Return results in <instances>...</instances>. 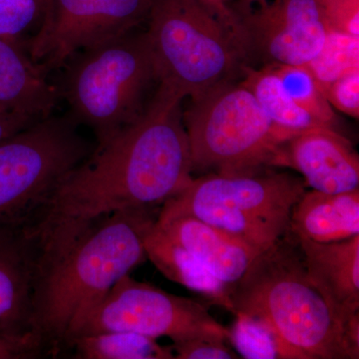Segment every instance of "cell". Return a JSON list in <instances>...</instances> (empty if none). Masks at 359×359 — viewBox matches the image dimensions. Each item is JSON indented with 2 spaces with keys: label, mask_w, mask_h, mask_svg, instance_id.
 I'll use <instances>...</instances> for the list:
<instances>
[{
  "label": "cell",
  "mask_w": 359,
  "mask_h": 359,
  "mask_svg": "<svg viewBox=\"0 0 359 359\" xmlns=\"http://www.w3.org/2000/svg\"><path fill=\"white\" fill-rule=\"evenodd\" d=\"M184 96L160 83L139 119L69 172L26 219L45 269L87 229L127 210H160L193 180Z\"/></svg>",
  "instance_id": "obj_1"
},
{
  "label": "cell",
  "mask_w": 359,
  "mask_h": 359,
  "mask_svg": "<svg viewBox=\"0 0 359 359\" xmlns=\"http://www.w3.org/2000/svg\"><path fill=\"white\" fill-rule=\"evenodd\" d=\"M160 210H127L101 219L37 273L32 330L47 346L67 344L86 314L146 257V235Z\"/></svg>",
  "instance_id": "obj_2"
},
{
  "label": "cell",
  "mask_w": 359,
  "mask_h": 359,
  "mask_svg": "<svg viewBox=\"0 0 359 359\" xmlns=\"http://www.w3.org/2000/svg\"><path fill=\"white\" fill-rule=\"evenodd\" d=\"M231 299L235 313L257 318L271 330L278 358H359L309 283L301 249L289 235L257 255L233 285Z\"/></svg>",
  "instance_id": "obj_3"
},
{
  "label": "cell",
  "mask_w": 359,
  "mask_h": 359,
  "mask_svg": "<svg viewBox=\"0 0 359 359\" xmlns=\"http://www.w3.org/2000/svg\"><path fill=\"white\" fill-rule=\"evenodd\" d=\"M146 32L160 83L195 99L250 66L230 9L205 0H151Z\"/></svg>",
  "instance_id": "obj_4"
},
{
  "label": "cell",
  "mask_w": 359,
  "mask_h": 359,
  "mask_svg": "<svg viewBox=\"0 0 359 359\" xmlns=\"http://www.w3.org/2000/svg\"><path fill=\"white\" fill-rule=\"evenodd\" d=\"M57 86L67 114L106 145L143 114L153 84H160L146 32L136 29L75 54Z\"/></svg>",
  "instance_id": "obj_5"
},
{
  "label": "cell",
  "mask_w": 359,
  "mask_h": 359,
  "mask_svg": "<svg viewBox=\"0 0 359 359\" xmlns=\"http://www.w3.org/2000/svg\"><path fill=\"white\" fill-rule=\"evenodd\" d=\"M306 188L304 180L269 168L208 173L168 200L158 218L193 217L264 250L287 235L292 209Z\"/></svg>",
  "instance_id": "obj_6"
},
{
  "label": "cell",
  "mask_w": 359,
  "mask_h": 359,
  "mask_svg": "<svg viewBox=\"0 0 359 359\" xmlns=\"http://www.w3.org/2000/svg\"><path fill=\"white\" fill-rule=\"evenodd\" d=\"M183 119L193 172L237 175L271 168L278 147L290 139L241 79L191 99Z\"/></svg>",
  "instance_id": "obj_7"
},
{
  "label": "cell",
  "mask_w": 359,
  "mask_h": 359,
  "mask_svg": "<svg viewBox=\"0 0 359 359\" xmlns=\"http://www.w3.org/2000/svg\"><path fill=\"white\" fill-rule=\"evenodd\" d=\"M69 115H50L0 142V230L22 226L95 149Z\"/></svg>",
  "instance_id": "obj_8"
},
{
  "label": "cell",
  "mask_w": 359,
  "mask_h": 359,
  "mask_svg": "<svg viewBox=\"0 0 359 359\" xmlns=\"http://www.w3.org/2000/svg\"><path fill=\"white\" fill-rule=\"evenodd\" d=\"M114 330L155 339L169 337L173 342L198 337L230 339V330L215 320L202 302L169 294L130 275L91 309L70 339Z\"/></svg>",
  "instance_id": "obj_9"
},
{
  "label": "cell",
  "mask_w": 359,
  "mask_h": 359,
  "mask_svg": "<svg viewBox=\"0 0 359 359\" xmlns=\"http://www.w3.org/2000/svg\"><path fill=\"white\" fill-rule=\"evenodd\" d=\"M151 0H47L30 57L47 73L75 54L136 29L148 18Z\"/></svg>",
  "instance_id": "obj_10"
},
{
  "label": "cell",
  "mask_w": 359,
  "mask_h": 359,
  "mask_svg": "<svg viewBox=\"0 0 359 359\" xmlns=\"http://www.w3.org/2000/svg\"><path fill=\"white\" fill-rule=\"evenodd\" d=\"M226 6L250 66L306 65L327 39V26L316 0H257Z\"/></svg>",
  "instance_id": "obj_11"
},
{
  "label": "cell",
  "mask_w": 359,
  "mask_h": 359,
  "mask_svg": "<svg viewBox=\"0 0 359 359\" xmlns=\"http://www.w3.org/2000/svg\"><path fill=\"white\" fill-rule=\"evenodd\" d=\"M297 241L309 283L353 346L359 339V235L334 243Z\"/></svg>",
  "instance_id": "obj_12"
},
{
  "label": "cell",
  "mask_w": 359,
  "mask_h": 359,
  "mask_svg": "<svg viewBox=\"0 0 359 359\" xmlns=\"http://www.w3.org/2000/svg\"><path fill=\"white\" fill-rule=\"evenodd\" d=\"M271 167L295 170L306 186L318 192L359 189V156L337 130L316 128L294 135L278 147Z\"/></svg>",
  "instance_id": "obj_13"
},
{
  "label": "cell",
  "mask_w": 359,
  "mask_h": 359,
  "mask_svg": "<svg viewBox=\"0 0 359 359\" xmlns=\"http://www.w3.org/2000/svg\"><path fill=\"white\" fill-rule=\"evenodd\" d=\"M156 226L192 254L215 278L233 287L263 250L189 216L156 219Z\"/></svg>",
  "instance_id": "obj_14"
},
{
  "label": "cell",
  "mask_w": 359,
  "mask_h": 359,
  "mask_svg": "<svg viewBox=\"0 0 359 359\" xmlns=\"http://www.w3.org/2000/svg\"><path fill=\"white\" fill-rule=\"evenodd\" d=\"M36 257L21 226L0 230V334L32 330ZM34 332V330H33Z\"/></svg>",
  "instance_id": "obj_15"
},
{
  "label": "cell",
  "mask_w": 359,
  "mask_h": 359,
  "mask_svg": "<svg viewBox=\"0 0 359 359\" xmlns=\"http://www.w3.org/2000/svg\"><path fill=\"white\" fill-rule=\"evenodd\" d=\"M22 47L0 39V112L41 120L60 100L57 86Z\"/></svg>",
  "instance_id": "obj_16"
},
{
  "label": "cell",
  "mask_w": 359,
  "mask_h": 359,
  "mask_svg": "<svg viewBox=\"0 0 359 359\" xmlns=\"http://www.w3.org/2000/svg\"><path fill=\"white\" fill-rule=\"evenodd\" d=\"M287 235L316 243L359 235V189L337 194L306 191L292 209Z\"/></svg>",
  "instance_id": "obj_17"
},
{
  "label": "cell",
  "mask_w": 359,
  "mask_h": 359,
  "mask_svg": "<svg viewBox=\"0 0 359 359\" xmlns=\"http://www.w3.org/2000/svg\"><path fill=\"white\" fill-rule=\"evenodd\" d=\"M156 223V222H155ZM146 235V257L168 280L192 290L212 304L235 313L233 287L215 278L188 250L175 243L156 226Z\"/></svg>",
  "instance_id": "obj_18"
},
{
  "label": "cell",
  "mask_w": 359,
  "mask_h": 359,
  "mask_svg": "<svg viewBox=\"0 0 359 359\" xmlns=\"http://www.w3.org/2000/svg\"><path fill=\"white\" fill-rule=\"evenodd\" d=\"M241 80L254 93L269 120L290 138L309 130L327 128L292 100L271 66H249Z\"/></svg>",
  "instance_id": "obj_19"
},
{
  "label": "cell",
  "mask_w": 359,
  "mask_h": 359,
  "mask_svg": "<svg viewBox=\"0 0 359 359\" xmlns=\"http://www.w3.org/2000/svg\"><path fill=\"white\" fill-rule=\"evenodd\" d=\"M77 359H175L171 346L136 332H114L78 335L68 342Z\"/></svg>",
  "instance_id": "obj_20"
},
{
  "label": "cell",
  "mask_w": 359,
  "mask_h": 359,
  "mask_svg": "<svg viewBox=\"0 0 359 359\" xmlns=\"http://www.w3.org/2000/svg\"><path fill=\"white\" fill-rule=\"evenodd\" d=\"M306 66L323 93L335 80L359 68V37L327 29L323 46Z\"/></svg>",
  "instance_id": "obj_21"
},
{
  "label": "cell",
  "mask_w": 359,
  "mask_h": 359,
  "mask_svg": "<svg viewBox=\"0 0 359 359\" xmlns=\"http://www.w3.org/2000/svg\"><path fill=\"white\" fill-rule=\"evenodd\" d=\"M271 67L276 76L280 78L283 88L299 107L306 111L327 128L337 130L339 118L306 65Z\"/></svg>",
  "instance_id": "obj_22"
},
{
  "label": "cell",
  "mask_w": 359,
  "mask_h": 359,
  "mask_svg": "<svg viewBox=\"0 0 359 359\" xmlns=\"http://www.w3.org/2000/svg\"><path fill=\"white\" fill-rule=\"evenodd\" d=\"M47 0H0V39L27 51L39 30Z\"/></svg>",
  "instance_id": "obj_23"
},
{
  "label": "cell",
  "mask_w": 359,
  "mask_h": 359,
  "mask_svg": "<svg viewBox=\"0 0 359 359\" xmlns=\"http://www.w3.org/2000/svg\"><path fill=\"white\" fill-rule=\"evenodd\" d=\"M230 339L236 351L247 359H278L275 337L264 323L248 314L236 313Z\"/></svg>",
  "instance_id": "obj_24"
},
{
  "label": "cell",
  "mask_w": 359,
  "mask_h": 359,
  "mask_svg": "<svg viewBox=\"0 0 359 359\" xmlns=\"http://www.w3.org/2000/svg\"><path fill=\"white\" fill-rule=\"evenodd\" d=\"M327 29L359 37V0H316Z\"/></svg>",
  "instance_id": "obj_25"
},
{
  "label": "cell",
  "mask_w": 359,
  "mask_h": 359,
  "mask_svg": "<svg viewBox=\"0 0 359 359\" xmlns=\"http://www.w3.org/2000/svg\"><path fill=\"white\" fill-rule=\"evenodd\" d=\"M323 94L332 108L358 119L359 68H354L335 80Z\"/></svg>",
  "instance_id": "obj_26"
},
{
  "label": "cell",
  "mask_w": 359,
  "mask_h": 359,
  "mask_svg": "<svg viewBox=\"0 0 359 359\" xmlns=\"http://www.w3.org/2000/svg\"><path fill=\"white\" fill-rule=\"evenodd\" d=\"M177 359H235L237 353L226 346L224 340L198 337L173 342L171 346Z\"/></svg>",
  "instance_id": "obj_27"
},
{
  "label": "cell",
  "mask_w": 359,
  "mask_h": 359,
  "mask_svg": "<svg viewBox=\"0 0 359 359\" xmlns=\"http://www.w3.org/2000/svg\"><path fill=\"white\" fill-rule=\"evenodd\" d=\"M47 347L36 332L0 334V359H29L41 355Z\"/></svg>",
  "instance_id": "obj_28"
},
{
  "label": "cell",
  "mask_w": 359,
  "mask_h": 359,
  "mask_svg": "<svg viewBox=\"0 0 359 359\" xmlns=\"http://www.w3.org/2000/svg\"><path fill=\"white\" fill-rule=\"evenodd\" d=\"M37 121L39 120L18 113L0 112V142Z\"/></svg>",
  "instance_id": "obj_29"
},
{
  "label": "cell",
  "mask_w": 359,
  "mask_h": 359,
  "mask_svg": "<svg viewBox=\"0 0 359 359\" xmlns=\"http://www.w3.org/2000/svg\"><path fill=\"white\" fill-rule=\"evenodd\" d=\"M205 1L216 2V4H235V2H252L257 1V0H205Z\"/></svg>",
  "instance_id": "obj_30"
}]
</instances>
